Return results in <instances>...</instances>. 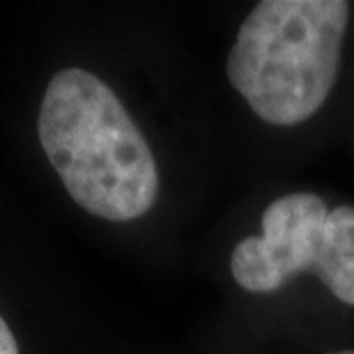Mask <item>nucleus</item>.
<instances>
[{"label":"nucleus","instance_id":"1","mask_svg":"<svg viewBox=\"0 0 354 354\" xmlns=\"http://www.w3.org/2000/svg\"><path fill=\"white\" fill-rule=\"evenodd\" d=\"M37 136L62 187L92 216L127 223L154 207L159 168L150 145L115 92L88 69L53 74Z\"/></svg>","mask_w":354,"mask_h":354},{"label":"nucleus","instance_id":"2","mask_svg":"<svg viewBox=\"0 0 354 354\" xmlns=\"http://www.w3.org/2000/svg\"><path fill=\"white\" fill-rule=\"evenodd\" d=\"M348 21L345 0H263L237 30L228 81L265 122H306L334 90Z\"/></svg>","mask_w":354,"mask_h":354},{"label":"nucleus","instance_id":"3","mask_svg":"<svg viewBox=\"0 0 354 354\" xmlns=\"http://www.w3.org/2000/svg\"><path fill=\"white\" fill-rule=\"evenodd\" d=\"M263 232L244 237L230 272L246 292H276L310 272L343 304L354 306V207L329 209L320 196L288 194L263 212Z\"/></svg>","mask_w":354,"mask_h":354},{"label":"nucleus","instance_id":"4","mask_svg":"<svg viewBox=\"0 0 354 354\" xmlns=\"http://www.w3.org/2000/svg\"><path fill=\"white\" fill-rule=\"evenodd\" d=\"M0 354H19L17 338H14L10 324L5 322L3 315H0Z\"/></svg>","mask_w":354,"mask_h":354},{"label":"nucleus","instance_id":"5","mask_svg":"<svg viewBox=\"0 0 354 354\" xmlns=\"http://www.w3.org/2000/svg\"><path fill=\"white\" fill-rule=\"evenodd\" d=\"M331 354H354V350H341V352H331Z\"/></svg>","mask_w":354,"mask_h":354}]
</instances>
